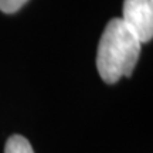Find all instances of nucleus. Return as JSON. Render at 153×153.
<instances>
[{
  "mask_svg": "<svg viewBox=\"0 0 153 153\" xmlns=\"http://www.w3.org/2000/svg\"><path fill=\"white\" fill-rule=\"evenodd\" d=\"M140 41L122 19H112L101 36L97 53V68L106 84L129 76L136 65Z\"/></svg>",
  "mask_w": 153,
  "mask_h": 153,
  "instance_id": "obj_1",
  "label": "nucleus"
},
{
  "mask_svg": "<svg viewBox=\"0 0 153 153\" xmlns=\"http://www.w3.org/2000/svg\"><path fill=\"white\" fill-rule=\"evenodd\" d=\"M4 153H34V150L26 137L20 135H13L6 142Z\"/></svg>",
  "mask_w": 153,
  "mask_h": 153,
  "instance_id": "obj_3",
  "label": "nucleus"
},
{
  "mask_svg": "<svg viewBox=\"0 0 153 153\" xmlns=\"http://www.w3.org/2000/svg\"><path fill=\"white\" fill-rule=\"evenodd\" d=\"M28 0H0V10L3 13H16Z\"/></svg>",
  "mask_w": 153,
  "mask_h": 153,
  "instance_id": "obj_4",
  "label": "nucleus"
},
{
  "mask_svg": "<svg viewBox=\"0 0 153 153\" xmlns=\"http://www.w3.org/2000/svg\"><path fill=\"white\" fill-rule=\"evenodd\" d=\"M122 13V20L139 41L149 43L153 37V0H123Z\"/></svg>",
  "mask_w": 153,
  "mask_h": 153,
  "instance_id": "obj_2",
  "label": "nucleus"
}]
</instances>
